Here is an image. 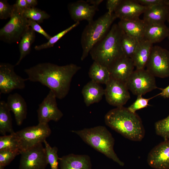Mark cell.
Instances as JSON below:
<instances>
[{
    "instance_id": "cell-1",
    "label": "cell",
    "mask_w": 169,
    "mask_h": 169,
    "mask_svg": "<svg viewBox=\"0 0 169 169\" xmlns=\"http://www.w3.org/2000/svg\"><path fill=\"white\" fill-rule=\"evenodd\" d=\"M81 68L74 64L59 66L45 62L24 71L28 76V80L40 83L49 88L57 98L62 99L69 92L73 77Z\"/></svg>"
},
{
    "instance_id": "cell-2",
    "label": "cell",
    "mask_w": 169,
    "mask_h": 169,
    "mask_svg": "<svg viewBox=\"0 0 169 169\" xmlns=\"http://www.w3.org/2000/svg\"><path fill=\"white\" fill-rule=\"evenodd\" d=\"M104 121L111 129L130 140L140 141L145 136V130L140 117L123 106L109 110Z\"/></svg>"
},
{
    "instance_id": "cell-3",
    "label": "cell",
    "mask_w": 169,
    "mask_h": 169,
    "mask_svg": "<svg viewBox=\"0 0 169 169\" xmlns=\"http://www.w3.org/2000/svg\"><path fill=\"white\" fill-rule=\"evenodd\" d=\"M122 33L118 24H113L104 37L90 51L94 61L109 69L117 60L125 56L121 43Z\"/></svg>"
},
{
    "instance_id": "cell-4",
    "label": "cell",
    "mask_w": 169,
    "mask_h": 169,
    "mask_svg": "<svg viewBox=\"0 0 169 169\" xmlns=\"http://www.w3.org/2000/svg\"><path fill=\"white\" fill-rule=\"evenodd\" d=\"M71 131L79 136L84 142L96 151L119 165H124V162L119 159L114 151L115 139L105 126L99 125Z\"/></svg>"
},
{
    "instance_id": "cell-5",
    "label": "cell",
    "mask_w": 169,
    "mask_h": 169,
    "mask_svg": "<svg viewBox=\"0 0 169 169\" xmlns=\"http://www.w3.org/2000/svg\"><path fill=\"white\" fill-rule=\"evenodd\" d=\"M116 18L114 13L110 14L107 12L97 19L88 23L85 27L81 38L83 50L81 61L88 56L93 47L106 35Z\"/></svg>"
},
{
    "instance_id": "cell-6",
    "label": "cell",
    "mask_w": 169,
    "mask_h": 169,
    "mask_svg": "<svg viewBox=\"0 0 169 169\" xmlns=\"http://www.w3.org/2000/svg\"><path fill=\"white\" fill-rule=\"evenodd\" d=\"M51 133L48 124H39L15 132L20 152L44 143Z\"/></svg>"
},
{
    "instance_id": "cell-7",
    "label": "cell",
    "mask_w": 169,
    "mask_h": 169,
    "mask_svg": "<svg viewBox=\"0 0 169 169\" xmlns=\"http://www.w3.org/2000/svg\"><path fill=\"white\" fill-rule=\"evenodd\" d=\"M28 20L14 9L9 21L0 29V40L9 44L20 41L29 28Z\"/></svg>"
},
{
    "instance_id": "cell-8",
    "label": "cell",
    "mask_w": 169,
    "mask_h": 169,
    "mask_svg": "<svg viewBox=\"0 0 169 169\" xmlns=\"http://www.w3.org/2000/svg\"><path fill=\"white\" fill-rule=\"evenodd\" d=\"M125 83L128 90L137 96L158 88L155 77L145 69L134 70Z\"/></svg>"
},
{
    "instance_id": "cell-9",
    "label": "cell",
    "mask_w": 169,
    "mask_h": 169,
    "mask_svg": "<svg viewBox=\"0 0 169 169\" xmlns=\"http://www.w3.org/2000/svg\"><path fill=\"white\" fill-rule=\"evenodd\" d=\"M146 67L155 77H169V51L159 46H153Z\"/></svg>"
},
{
    "instance_id": "cell-10",
    "label": "cell",
    "mask_w": 169,
    "mask_h": 169,
    "mask_svg": "<svg viewBox=\"0 0 169 169\" xmlns=\"http://www.w3.org/2000/svg\"><path fill=\"white\" fill-rule=\"evenodd\" d=\"M15 66L8 63L0 64V92L1 94H8L15 89L22 90L25 87L24 79L17 74Z\"/></svg>"
},
{
    "instance_id": "cell-11",
    "label": "cell",
    "mask_w": 169,
    "mask_h": 169,
    "mask_svg": "<svg viewBox=\"0 0 169 169\" xmlns=\"http://www.w3.org/2000/svg\"><path fill=\"white\" fill-rule=\"evenodd\" d=\"M19 169H45L49 164L42 144L21 152Z\"/></svg>"
},
{
    "instance_id": "cell-12",
    "label": "cell",
    "mask_w": 169,
    "mask_h": 169,
    "mask_svg": "<svg viewBox=\"0 0 169 169\" xmlns=\"http://www.w3.org/2000/svg\"><path fill=\"white\" fill-rule=\"evenodd\" d=\"M104 95L107 102L116 107L123 106L131 97L125 83L111 77L106 84Z\"/></svg>"
},
{
    "instance_id": "cell-13",
    "label": "cell",
    "mask_w": 169,
    "mask_h": 169,
    "mask_svg": "<svg viewBox=\"0 0 169 169\" xmlns=\"http://www.w3.org/2000/svg\"><path fill=\"white\" fill-rule=\"evenodd\" d=\"M56 98L54 94L50 90L39 104L37 111L38 123L48 124L51 120L57 122L63 117V113L58 107Z\"/></svg>"
},
{
    "instance_id": "cell-14",
    "label": "cell",
    "mask_w": 169,
    "mask_h": 169,
    "mask_svg": "<svg viewBox=\"0 0 169 169\" xmlns=\"http://www.w3.org/2000/svg\"><path fill=\"white\" fill-rule=\"evenodd\" d=\"M147 160L152 168L169 169V140H164L152 148Z\"/></svg>"
},
{
    "instance_id": "cell-15",
    "label": "cell",
    "mask_w": 169,
    "mask_h": 169,
    "mask_svg": "<svg viewBox=\"0 0 169 169\" xmlns=\"http://www.w3.org/2000/svg\"><path fill=\"white\" fill-rule=\"evenodd\" d=\"M98 7L83 0L70 3L68 6L70 17L75 23L83 20H86L88 23L93 21Z\"/></svg>"
},
{
    "instance_id": "cell-16",
    "label": "cell",
    "mask_w": 169,
    "mask_h": 169,
    "mask_svg": "<svg viewBox=\"0 0 169 169\" xmlns=\"http://www.w3.org/2000/svg\"><path fill=\"white\" fill-rule=\"evenodd\" d=\"M147 7L142 5L136 0H122L114 13L120 20H133L139 18Z\"/></svg>"
},
{
    "instance_id": "cell-17",
    "label": "cell",
    "mask_w": 169,
    "mask_h": 169,
    "mask_svg": "<svg viewBox=\"0 0 169 169\" xmlns=\"http://www.w3.org/2000/svg\"><path fill=\"white\" fill-rule=\"evenodd\" d=\"M132 59L124 56L115 62L109 68L111 77L125 83L134 71Z\"/></svg>"
},
{
    "instance_id": "cell-18",
    "label": "cell",
    "mask_w": 169,
    "mask_h": 169,
    "mask_svg": "<svg viewBox=\"0 0 169 169\" xmlns=\"http://www.w3.org/2000/svg\"><path fill=\"white\" fill-rule=\"evenodd\" d=\"M59 161L60 169H92L90 158L87 155L71 153L60 157Z\"/></svg>"
},
{
    "instance_id": "cell-19",
    "label": "cell",
    "mask_w": 169,
    "mask_h": 169,
    "mask_svg": "<svg viewBox=\"0 0 169 169\" xmlns=\"http://www.w3.org/2000/svg\"><path fill=\"white\" fill-rule=\"evenodd\" d=\"M118 24L125 34L138 42L144 39L146 24L143 19L120 20Z\"/></svg>"
},
{
    "instance_id": "cell-20",
    "label": "cell",
    "mask_w": 169,
    "mask_h": 169,
    "mask_svg": "<svg viewBox=\"0 0 169 169\" xmlns=\"http://www.w3.org/2000/svg\"><path fill=\"white\" fill-rule=\"evenodd\" d=\"M6 103L14 115L17 125H21L27 115V105L25 100L19 94L15 93L8 96Z\"/></svg>"
},
{
    "instance_id": "cell-21",
    "label": "cell",
    "mask_w": 169,
    "mask_h": 169,
    "mask_svg": "<svg viewBox=\"0 0 169 169\" xmlns=\"http://www.w3.org/2000/svg\"><path fill=\"white\" fill-rule=\"evenodd\" d=\"M81 92L84 103L88 107L101 100L105 94V89L100 84L91 80L84 86Z\"/></svg>"
},
{
    "instance_id": "cell-22",
    "label": "cell",
    "mask_w": 169,
    "mask_h": 169,
    "mask_svg": "<svg viewBox=\"0 0 169 169\" xmlns=\"http://www.w3.org/2000/svg\"><path fill=\"white\" fill-rule=\"evenodd\" d=\"M152 47V44L144 39L138 43L131 58L136 69H145Z\"/></svg>"
},
{
    "instance_id": "cell-23",
    "label": "cell",
    "mask_w": 169,
    "mask_h": 169,
    "mask_svg": "<svg viewBox=\"0 0 169 169\" xmlns=\"http://www.w3.org/2000/svg\"><path fill=\"white\" fill-rule=\"evenodd\" d=\"M168 28L164 23L146 24L144 39L152 44L159 43L167 37Z\"/></svg>"
},
{
    "instance_id": "cell-24",
    "label": "cell",
    "mask_w": 169,
    "mask_h": 169,
    "mask_svg": "<svg viewBox=\"0 0 169 169\" xmlns=\"http://www.w3.org/2000/svg\"><path fill=\"white\" fill-rule=\"evenodd\" d=\"M168 5L147 7L143 13V20L146 24L164 23L166 21Z\"/></svg>"
},
{
    "instance_id": "cell-25",
    "label": "cell",
    "mask_w": 169,
    "mask_h": 169,
    "mask_svg": "<svg viewBox=\"0 0 169 169\" xmlns=\"http://www.w3.org/2000/svg\"><path fill=\"white\" fill-rule=\"evenodd\" d=\"M88 74L91 80L100 84L106 85L111 78L109 69L95 61L90 66Z\"/></svg>"
},
{
    "instance_id": "cell-26",
    "label": "cell",
    "mask_w": 169,
    "mask_h": 169,
    "mask_svg": "<svg viewBox=\"0 0 169 169\" xmlns=\"http://www.w3.org/2000/svg\"><path fill=\"white\" fill-rule=\"evenodd\" d=\"M10 111L6 102L0 101V133L3 135L7 133L13 134L14 131L12 126V119Z\"/></svg>"
},
{
    "instance_id": "cell-27",
    "label": "cell",
    "mask_w": 169,
    "mask_h": 169,
    "mask_svg": "<svg viewBox=\"0 0 169 169\" xmlns=\"http://www.w3.org/2000/svg\"><path fill=\"white\" fill-rule=\"evenodd\" d=\"M35 38V32L31 28L29 27L20 40L19 45L20 57L15 66L19 65L22 60L29 54L31 45L34 42Z\"/></svg>"
},
{
    "instance_id": "cell-28",
    "label": "cell",
    "mask_w": 169,
    "mask_h": 169,
    "mask_svg": "<svg viewBox=\"0 0 169 169\" xmlns=\"http://www.w3.org/2000/svg\"><path fill=\"white\" fill-rule=\"evenodd\" d=\"M139 43L133 38L125 34L123 31L121 43L125 56L132 58Z\"/></svg>"
},
{
    "instance_id": "cell-29",
    "label": "cell",
    "mask_w": 169,
    "mask_h": 169,
    "mask_svg": "<svg viewBox=\"0 0 169 169\" xmlns=\"http://www.w3.org/2000/svg\"><path fill=\"white\" fill-rule=\"evenodd\" d=\"M2 150L18 151L20 152L15 132L0 137V151Z\"/></svg>"
},
{
    "instance_id": "cell-30",
    "label": "cell",
    "mask_w": 169,
    "mask_h": 169,
    "mask_svg": "<svg viewBox=\"0 0 169 169\" xmlns=\"http://www.w3.org/2000/svg\"><path fill=\"white\" fill-rule=\"evenodd\" d=\"M22 13L26 18L33 20L38 23L43 22L44 20L48 19L50 17L45 11L35 7L27 8Z\"/></svg>"
},
{
    "instance_id": "cell-31",
    "label": "cell",
    "mask_w": 169,
    "mask_h": 169,
    "mask_svg": "<svg viewBox=\"0 0 169 169\" xmlns=\"http://www.w3.org/2000/svg\"><path fill=\"white\" fill-rule=\"evenodd\" d=\"M79 22H75L72 25L64 30L57 34L54 36L51 37L48 41L46 43L36 45L34 49L36 50H40L42 49L53 47L54 44L68 32L75 28L79 24Z\"/></svg>"
},
{
    "instance_id": "cell-32",
    "label": "cell",
    "mask_w": 169,
    "mask_h": 169,
    "mask_svg": "<svg viewBox=\"0 0 169 169\" xmlns=\"http://www.w3.org/2000/svg\"><path fill=\"white\" fill-rule=\"evenodd\" d=\"M46 150L47 160L51 169H59V158L58 155V150L56 146L51 147L47 141L44 142Z\"/></svg>"
},
{
    "instance_id": "cell-33",
    "label": "cell",
    "mask_w": 169,
    "mask_h": 169,
    "mask_svg": "<svg viewBox=\"0 0 169 169\" xmlns=\"http://www.w3.org/2000/svg\"><path fill=\"white\" fill-rule=\"evenodd\" d=\"M156 134L163 138L169 140V115L166 118L159 120L155 123Z\"/></svg>"
},
{
    "instance_id": "cell-34",
    "label": "cell",
    "mask_w": 169,
    "mask_h": 169,
    "mask_svg": "<svg viewBox=\"0 0 169 169\" xmlns=\"http://www.w3.org/2000/svg\"><path fill=\"white\" fill-rule=\"evenodd\" d=\"M18 151H0V169H4L18 155L20 154Z\"/></svg>"
},
{
    "instance_id": "cell-35",
    "label": "cell",
    "mask_w": 169,
    "mask_h": 169,
    "mask_svg": "<svg viewBox=\"0 0 169 169\" xmlns=\"http://www.w3.org/2000/svg\"><path fill=\"white\" fill-rule=\"evenodd\" d=\"M152 98H145L142 95L138 96L136 100L127 108L131 112L135 113L136 111L147 107L149 101Z\"/></svg>"
},
{
    "instance_id": "cell-36",
    "label": "cell",
    "mask_w": 169,
    "mask_h": 169,
    "mask_svg": "<svg viewBox=\"0 0 169 169\" xmlns=\"http://www.w3.org/2000/svg\"><path fill=\"white\" fill-rule=\"evenodd\" d=\"M13 5L9 4L7 0H0V19L10 18L14 11Z\"/></svg>"
},
{
    "instance_id": "cell-37",
    "label": "cell",
    "mask_w": 169,
    "mask_h": 169,
    "mask_svg": "<svg viewBox=\"0 0 169 169\" xmlns=\"http://www.w3.org/2000/svg\"><path fill=\"white\" fill-rule=\"evenodd\" d=\"M136 1L141 5L147 7L169 5V0H136Z\"/></svg>"
},
{
    "instance_id": "cell-38",
    "label": "cell",
    "mask_w": 169,
    "mask_h": 169,
    "mask_svg": "<svg viewBox=\"0 0 169 169\" xmlns=\"http://www.w3.org/2000/svg\"><path fill=\"white\" fill-rule=\"evenodd\" d=\"M28 24L29 27L31 28L35 31L43 35L47 39L49 40L51 36L48 34L42 27L35 21L28 19Z\"/></svg>"
},
{
    "instance_id": "cell-39",
    "label": "cell",
    "mask_w": 169,
    "mask_h": 169,
    "mask_svg": "<svg viewBox=\"0 0 169 169\" xmlns=\"http://www.w3.org/2000/svg\"><path fill=\"white\" fill-rule=\"evenodd\" d=\"M122 0H107L106 2V7L107 12L111 14L114 13L121 3Z\"/></svg>"
},
{
    "instance_id": "cell-40",
    "label": "cell",
    "mask_w": 169,
    "mask_h": 169,
    "mask_svg": "<svg viewBox=\"0 0 169 169\" xmlns=\"http://www.w3.org/2000/svg\"><path fill=\"white\" fill-rule=\"evenodd\" d=\"M13 5L16 10L22 13L25 9L29 8L26 0H17Z\"/></svg>"
},
{
    "instance_id": "cell-41",
    "label": "cell",
    "mask_w": 169,
    "mask_h": 169,
    "mask_svg": "<svg viewBox=\"0 0 169 169\" xmlns=\"http://www.w3.org/2000/svg\"><path fill=\"white\" fill-rule=\"evenodd\" d=\"M161 90H162L161 92L159 95H161L165 98H169V85L166 88Z\"/></svg>"
},
{
    "instance_id": "cell-42",
    "label": "cell",
    "mask_w": 169,
    "mask_h": 169,
    "mask_svg": "<svg viewBox=\"0 0 169 169\" xmlns=\"http://www.w3.org/2000/svg\"><path fill=\"white\" fill-rule=\"evenodd\" d=\"M103 1V0H88L86 2L90 5L98 7Z\"/></svg>"
},
{
    "instance_id": "cell-43",
    "label": "cell",
    "mask_w": 169,
    "mask_h": 169,
    "mask_svg": "<svg viewBox=\"0 0 169 169\" xmlns=\"http://www.w3.org/2000/svg\"><path fill=\"white\" fill-rule=\"evenodd\" d=\"M29 8H33L37 5L38 1L37 0H26Z\"/></svg>"
},
{
    "instance_id": "cell-44",
    "label": "cell",
    "mask_w": 169,
    "mask_h": 169,
    "mask_svg": "<svg viewBox=\"0 0 169 169\" xmlns=\"http://www.w3.org/2000/svg\"><path fill=\"white\" fill-rule=\"evenodd\" d=\"M168 13L167 18L166 21L169 23V5H168Z\"/></svg>"
},
{
    "instance_id": "cell-45",
    "label": "cell",
    "mask_w": 169,
    "mask_h": 169,
    "mask_svg": "<svg viewBox=\"0 0 169 169\" xmlns=\"http://www.w3.org/2000/svg\"><path fill=\"white\" fill-rule=\"evenodd\" d=\"M168 35L167 36V38L169 40V27H168Z\"/></svg>"
}]
</instances>
